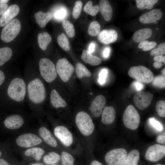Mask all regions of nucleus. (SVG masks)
Segmentation results:
<instances>
[{"mask_svg": "<svg viewBox=\"0 0 165 165\" xmlns=\"http://www.w3.org/2000/svg\"><path fill=\"white\" fill-rule=\"evenodd\" d=\"M28 96L29 100L35 104L42 103L45 100L46 91L42 81L38 78L32 80L27 86Z\"/></svg>", "mask_w": 165, "mask_h": 165, "instance_id": "obj_1", "label": "nucleus"}, {"mask_svg": "<svg viewBox=\"0 0 165 165\" xmlns=\"http://www.w3.org/2000/svg\"><path fill=\"white\" fill-rule=\"evenodd\" d=\"M26 92L25 83L20 78H16L10 82L7 90L8 96L12 99L18 102L24 98Z\"/></svg>", "mask_w": 165, "mask_h": 165, "instance_id": "obj_2", "label": "nucleus"}, {"mask_svg": "<svg viewBox=\"0 0 165 165\" xmlns=\"http://www.w3.org/2000/svg\"><path fill=\"white\" fill-rule=\"evenodd\" d=\"M75 121L78 128L84 135L88 136L93 133L94 124L90 116L86 112H79L76 116Z\"/></svg>", "mask_w": 165, "mask_h": 165, "instance_id": "obj_3", "label": "nucleus"}, {"mask_svg": "<svg viewBox=\"0 0 165 165\" xmlns=\"http://www.w3.org/2000/svg\"><path fill=\"white\" fill-rule=\"evenodd\" d=\"M128 74L137 81L145 83L151 82L154 77L152 72L143 65L131 67L129 70Z\"/></svg>", "mask_w": 165, "mask_h": 165, "instance_id": "obj_4", "label": "nucleus"}, {"mask_svg": "<svg viewBox=\"0 0 165 165\" xmlns=\"http://www.w3.org/2000/svg\"><path fill=\"white\" fill-rule=\"evenodd\" d=\"M39 70L42 78L47 82L50 83L56 78L57 73L55 65L49 59L43 58L39 62Z\"/></svg>", "mask_w": 165, "mask_h": 165, "instance_id": "obj_5", "label": "nucleus"}, {"mask_svg": "<svg viewBox=\"0 0 165 165\" xmlns=\"http://www.w3.org/2000/svg\"><path fill=\"white\" fill-rule=\"evenodd\" d=\"M21 27V23L18 19H13L2 29L1 35V39L5 42L12 41L19 34Z\"/></svg>", "mask_w": 165, "mask_h": 165, "instance_id": "obj_6", "label": "nucleus"}, {"mask_svg": "<svg viewBox=\"0 0 165 165\" xmlns=\"http://www.w3.org/2000/svg\"><path fill=\"white\" fill-rule=\"evenodd\" d=\"M123 120L124 125L132 130L136 129L140 122V116L136 108L132 105L128 106L124 112Z\"/></svg>", "mask_w": 165, "mask_h": 165, "instance_id": "obj_7", "label": "nucleus"}, {"mask_svg": "<svg viewBox=\"0 0 165 165\" xmlns=\"http://www.w3.org/2000/svg\"><path fill=\"white\" fill-rule=\"evenodd\" d=\"M127 153L124 148H119L112 149L105 156V160L108 165H122L127 156Z\"/></svg>", "mask_w": 165, "mask_h": 165, "instance_id": "obj_8", "label": "nucleus"}, {"mask_svg": "<svg viewBox=\"0 0 165 165\" xmlns=\"http://www.w3.org/2000/svg\"><path fill=\"white\" fill-rule=\"evenodd\" d=\"M74 70L73 66L66 58L61 59L57 63L56 72L61 79L64 82L68 81Z\"/></svg>", "mask_w": 165, "mask_h": 165, "instance_id": "obj_9", "label": "nucleus"}, {"mask_svg": "<svg viewBox=\"0 0 165 165\" xmlns=\"http://www.w3.org/2000/svg\"><path fill=\"white\" fill-rule=\"evenodd\" d=\"M165 156V145L155 144L148 148L145 157L149 161L156 162L162 159Z\"/></svg>", "mask_w": 165, "mask_h": 165, "instance_id": "obj_10", "label": "nucleus"}, {"mask_svg": "<svg viewBox=\"0 0 165 165\" xmlns=\"http://www.w3.org/2000/svg\"><path fill=\"white\" fill-rule=\"evenodd\" d=\"M42 140L35 134L27 133L18 136L16 140L17 144L20 147L29 148L40 144Z\"/></svg>", "mask_w": 165, "mask_h": 165, "instance_id": "obj_11", "label": "nucleus"}, {"mask_svg": "<svg viewBox=\"0 0 165 165\" xmlns=\"http://www.w3.org/2000/svg\"><path fill=\"white\" fill-rule=\"evenodd\" d=\"M153 95L148 92L140 91L137 93L134 97V103L141 110H143L150 105Z\"/></svg>", "mask_w": 165, "mask_h": 165, "instance_id": "obj_12", "label": "nucleus"}, {"mask_svg": "<svg viewBox=\"0 0 165 165\" xmlns=\"http://www.w3.org/2000/svg\"><path fill=\"white\" fill-rule=\"evenodd\" d=\"M54 132L55 136L67 147L70 146L72 143L73 138L69 130L63 126H59L55 127Z\"/></svg>", "mask_w": 165, "mask_h": 165, "instance_id": "obj_13", "label": "nucleus"}, {"mask_svg": "<svg viewBox=\"0 0 165 165\" xmlns=\"http://www.w3.org/2000/svg\"><path fill=\"white\" fill-rule=\"evenodd\" d=\"M106 100L105 97L99 95L96 96L92 101L89 109L93 115L96 117L101 115L103 108L105 107Z\"/></svg>", "mask_w": 165, "mask_h": 165, "instance_id": "obj_14", "label": "nucleus"}, {"mask_svg": "<svg viewBox=\"0 0 165 165\" xmlns=\"http://www.w3.org/2000/svg\"><path fill=\"white\" fill-rule=\"evenodd\" d=\"M20 10L19 7L17 5L10 6L0 17V26H5L18 15Z\"/></svg>", "mask_w": 165, "mask_h": 165, "instance_id": "obj_15", "label": "nucleus"}, {"mask_svg": "<svg viewBox=\"0 0 165 165\" xmlns=\"http://www.w3.org/2000/svg\"><path fill=\"white\" fill-rule=\"evenodd\" d=\"M162 14V12L160 9H154L141 15L139 20L143 24L153 23L160 19Z\"/></svg>", "mask_w": 165, "mask_h": 165, "instance_id": "obj_16", "label": "nucleus"}, {"mask_svg": "<svg viewBox=\"0 0 165 165\" xmlns=\"http://www.w3.org/2000/svg\"><path fill=\"white\" fill-rule=\"evenodd\" d=\"M98 36L99 41L106 45L115 42L118 36L117 32L113 29L104 30L100 32Z\"/></svg>", "mask_w": 165, "mask_h": 165, "instance_id": "obj_17", "label": "nucleus"}, {"mask_svg": "<svg viewBox=\"0 0 165 165\" xmlns=\"http://www.w3.org/2000/svg\"><path fill=\"white\" fill-rule=\"evenodd\" d=\"M24 120L20 116L14 115L7 117L4 122L5 127L8 129L14 130L20 127L23 125Z\"/></svg>", "mask_w": 165, "mask_h": 165, "instance_id": "obj_18", "label": "nucleus"}, {"mask_svg": "<svg viewBox=\"0 0 165 165\" xmlns=\"http://www.w3.org/2000/svg\"><path fill=\"white\" fill-rule=\"evenodd\" d=\"M99 9L101 14L106 21H110L113 14L112 6L108 0H101L99 2Z\"/></svg>", "mask_w": 165, "mask_h": 165, "instance_id": "obj_19", "label": "nucleus"}, {"mask_svg": "<svg viewBox=\"0 0 165 165\" xmlns=\"http://www.w3.org/2000/svg\"><path fill=\"white\" fill-rule=\"evenodd\" d=\"M116 111L112 106L105 107L102 112L101 118L102 122L105 124L112 123L115 120Z\"/></svg>", "mask_w": 165, "mask_h": 165, "instance_id": "obj_20", "label": "nucleus"}, {"mask_svg": "<svg viewBox=\"0 0 165 165\" xmlns=\"http://www.w3.org/2000/svg\"><path fill=\"white\" fill-rule=\"evenodd\" d=\"M40 136L48 145L53 147L57 146V141L50 132L44 127H41L38 130Z\"/></svg>", "mask_w": 165, "mask_h": 165, "instance_id": "obj_21", "label": "nucleus"}, {"mask_svg": "<svg viewBox=\"0 0 165 165\" xmlns=\"http://www.w3.org/2000/svg\"><path fill=\"white\" fill-rule=\"evenodd\" d=\"M34 16L36 22L42 28H44L53 18L52 13L49 11L44 13L39 11L35 13Z\"/></svg>", "mask_w": 165, "mask_h": 165, "instance_id": "obj_22", "label": "nucleus"}, {"mask_svg": "<svg viewBox=\"0 0 165 165\" xmlns=\"http://www.w3.org/2000/svg\"><path fill=\"white\" fill-rule=\"evenodd\" d=\"M152 34V30L149 28L141 29L134 32L132 37L133 39L136 42H141L150 38Z\"/></svg>", "mask_w": 165, "mask_h": 165, "instance_id": "obj_23", "label": "nucleus"}, {"mask_svg": "<svg viewBox=\"0 0 165 165\" xmlns=\"http://www.w3.org/2000/svg\"><path fill=\"white\" fill-rule=\"evenodd\" d=\"M81 58L85 63L93 66L98 65L101 64L102 61L100 58L92 55L86 50H83Z\"/></svg>", "mask_w": 165, "mask_h": 165, "instance_id": "obj_24", "label": "nucleus"}, {"mask_svg": "<svg viewBox=\"0 0 165 165\" xmlns=\"http://www.w3.org/2000/svg\"><path fill=\"white\" fill-rule=\"evenodd\" d=\"M50 99L52 105L55 108L65 107L66 106L65 101L55 89L52 90L50 93Z\"/></svg>", "mask_w": 165, "mask_h": 165, "instance_id": "obj_25", "label": "nucleus"}, {"mask_svg": "<svg viewBox=\"0 0 165 165\" xmlns=\"http://www.w3.org/2000/svg\"><path fill=\"white\" fill-rule=\"evenodd\" d=\"M140 159V153L137 149L131 151L122 165H138Z\"/></svg>", "mask_w": 165, "mask_h": 165, "instance_id": "obj_26", "label": "nucleus"}, {"mask_svg": "<svg viewBox=\"0 0 165 165\" xmlns=\"http://www.w3.org/2000/svg\"><path fill=\"white\" fill-rule=\"evenodd\" d=\"M51 13L55 20L61 21L64 20L67 15L68 11L64 7L59 6L55 7Z\"/></svg>", "mask_w": 165, "mask_h": 165, "instance_id": "obj_27", "label": "nucleus"}, {"mask_svg": "<svg viewBox=\"0 0 165 165\" xmlns=\"http://www.w3.org/2000/svg\"><path fill=\"white\" fill-rule=\"evenodd\" d=\"M51 40V36L46 32L39 33L38 35V41L39 46L43 50L46 49Z\"/></svg>", "mask_w": 165, "mask_h": 165, "instance_id": "obj_28", "label": "nucleus"}, {"mask_svg": "<svg viewBox=\"0 0 165 165\" xmlns=\"http://www.w3.org/2000/svg\"><path fill=\"white\" fill-rule=\"evenodd\" d=\"M75 71L77 77L79 79L84 77H90L91 75L90 71L83 64L79 62L76 64Z\"/></svg>", "mask_w": 165, "mask_h": 165, "instance_id": "obj_29", "label": "nucleus"}, {"mask_svg": "<svg viewBox=\"0 0 165 165\" xmlns=\"http://www.w3.org/2000/svg\"><path fill=\"white\" fill-rule=\"evenodd\" d=\"M44 153V151L43 149L34 147L26 150L25 154L27 156L32 157L37 160H39Z\"/></svg>", "mask_w": 165, "mask_h": 165, "instance_id": "obj_30", "label": "nucleus"}, {"mask_svg": "<svg viewBox=\"0 0 165 165\" xmlns=\"http://www.w3.org/2000/svg\"><path fill=\"white\" fill-rule=\"evenodd\" d=\"M12 55V51L9 47L0 48V66L10 59Z\"/></svg>", "mask_w": 165, "mask_h": 165, "instance_id": "obj_31", "label": "nucleus"}, {"mask_svg": "<svg viewBox=\"0 0 165 165\" xmlns=\"http://www.w3.org/2000/svg\"><path fill=\"white\" fill-rule=\"evenodd\" d=\"M137 8L141 10L151 9L158 2L157 0H136Z\"/></svg>", "mask_w": 165, "mask_h": 165, "instance_id": "obj_32", "label": "nucleus"}, {"mask_svg": "<svg viewBox=\"0 0 165 165\" xmlns=\"http://www.w3.org/2000/svg\"><path fill=\"white\" fill-rule=\"evenodd\" d=\"M60 159V156L58 154L54 152H51L48 155L44 157L43 160L45 163L50 165L58 163Z\"/></svg>", "mask_w": 165, "mask_h": 165, "instance_id": "obj_33", "label": "nucleus"}, {"mask_svg": "<svg viewBox=\"0 0 165 165\" xmlns=\"http://www.w3.org/2000/svg\"><path fill=\"white\" fill-rule=\"evenodd\" d=\"M57 41L59 46L64 50L68 51L70 50L69 41L64 33H62L58 36Z\"/></svg>", "mask_w": 165, "mask_h": 165, "instance_id": "obj_34", "label": "nucleus"}, {"mask_svg": "<svg viewBox=\"0 0 165 165\" xmlns=\"http://www.w3.org/2000/svg\"><path fill=\"white\" fill-rule=\"evenodd\" d=\"M91 1H89L85 5L83 10L86 13L93 16H95L100 10L99 6L96 5L93 6Z\"/></svg>", "mask_w": 165, "mask_h": 165, "instance_id": "obj_35", "label": "nucleus"}, {"mask_svg": "<svg viewBox=\"0 0 165 165\" xmlns=\"http://www.w3.org/2000/svg\"><path fill=\"white\" fill-rule=\"evenodd\" d=\"M62 26L68 36L70 38L73 37L75 34V27L73 24L67 20L62 21Z\"/></svg>", "mask_w": 165, "mask_h": 165, "instance_id": "obj_36", "label": "nucleus"}, {"mask_svg": "<svg viewBox=\"0 0 165 165\" xmlns=\"http://www.w3.org/2000/svg\"><path fill=\"white\" fill-rule=\"evenodd\" d=\"M101 26L98 22H92L89 26L87 32L89 35L92 36H98L100 32Z\"/></svg>", "mask_w": 165, "mask_h": 165, "instance_id": "obj_37", "label": "nucleus"}, {"mask_svg": "<svg viewBox=\"0 0 165 165\" xmlns=\"http://www.w3.org/2000/svg\"><path fill=\"white\" fill-rule=\"evenodd\" d=\"M61 158L62 165H74V159L68 153L62 152L61 154Z\"/></svg>", "mask_w": 165, "mask_h": 165, "instance_id": "obj_38", "label": "nucleus"}, {"mask_svg": "<svg viewBox=\"0 0 165 165\" xmlns=\"http://www.w3.org/2000/svg\"><path fill=\"white\" fill-rule=\"evenodd\" d=\"M156 45L157 43L155 42H149L148 40H145L140 42L138 47L139 49H143L144 51H147L153 49Z\"/></svg>", "mask_w": 165, "mask_h": 165, "instance_id": "obj_39", "label": "nucleus"}, {"mask_svg": "<svg viewBox=\"0 0 165 165\" xmlns=\"http://www.w3.org/2000/svg\"><path fill=\"white\" fill-rule=\"evenodd\" d=\"M152 56L163 55L165 54V43H160L152 49L150 53Z\"/></svg>", "mask_w": 165, "mask_h": 165, "instance_id": "obj_40", "label": "nucleus"}, {"mask_svg": "<svg viewBox=\"0 0 165 165\" xmlns=\"http://www.w3.org/2000/svg\"><path fill=\"white\" fill-rule=\"evenodd\" d=\"M155 86L160 88H163L165 87V77L163 75L156 76L151 82Z\"/></svg>", "mask_w": 165, "mask_h": 165, "instance_id": "obj_41", "label": "nucleus"}, {"mask_svg": "<svg viewBox=\"0 0 165 165\" xmlns=\"http://www.w3.org/2000/svg\"><path fill=\"white\" fill-rule=\"evenodd\" d=\"M82 3L80 1H77L75 2L72 12V15L74 19H77L79 16L82 8Z\"/></svg>", "mask_w": 165, "mask_h": 165, "instance_id": "obj_42", "label": "nucleus"}, {"mask_svg": "<svg viewBox=\"0 0 165 165\" xmlns=\"http://www.w3.org/2000/svg\"><path fill=\"white\" fill-rule=\"evenodd\" d=\"M156 109L158 115L162 117H165V101L161 100L157 103Z\"/></svg>", "mask_w": 165, "mask_h": 165, "instance_id": "obj_43", "label": "nucleus"}, {"mask_svg": "<svg viewBox=\"0 0 165 165\" xmlns=\"http://www.w3.org/2000/svg\"><path fill=\"white\" fill-rule=\"evenodd\" d=\"M108 73L107 70L105 68L102 69L100 72L98 81L100 84L103 85L105 83Z\"/></svg>", "mask_w": 165, "mask_h": 165, "instance_id": "obj_44", "label": "nucleus"}, {"mask_svg": "<svg viewBox=\"0 0 165 165\" xmlns=\"http://www.w3.org/2000/svg\"><path fill=\"white\" fill-rule=\"evenodd\" d=\"M149 121L150 124L157 130L161 131L163 130V128L161 124L154 118H150Z\"/></svg>", "mask_w": 165, "mask_h": 165, "instance_id": "obj_45", "label": "nucleus"}, {"mask_svg": "<svg viewBox=\"0 0 165 165\" xmlns=\"http://www.w3.org/2000/svg\"><path fill=\"white\" fill-rule=\"evenodd\" d=\"M157 142L165 144V132L159 135L156 138Z\"/></svg>", "mask_w": 165, "mask_h": 165, "instance_id": "obj_46", "label": "nucleus"}, {"mask_svg": "<svg viewBox=\"0 0 165 165\" xmlns=\"http://www.w3.org/2000/svg\"><path fill=\"white\" fill-rule=\"evenodd\" d=\"M133 85L136 90L138 91H140L144 88V86L141 82L137 81L133 83Z\"/></svg>", "mask_w": 165, "mask_h": 165, "instance_id": "obj_47", "label": "nucleus"}, {"mask_svg": "<svg viewBox=\"0 0 165 165\" xmlns=\"http://www.w3.org/2000/svg\"><path fill=\"white\" fill-rule=\"evenodd\" d=\"M8 8L6 3H0V16H2Z\"/></svg>", "mask_w": 165, "mask_h": 165, "instance_id": "obj_48", "label": "nucleus"}, {"mask_svg": "<svg viewBox=\"0 0 165 165\" xmlns=\"http://www.w3.org/2000/svg\"><path fill=\"white\" fill-rule=\"evenodd\" d=\"M154 61L157 62H163L165 64V57L163 55L155 56L153 58Z\"/></svg>", "mask_w": 165, "mask_h": 165, "instance_id": "obj_49", "label": "nucleus"}, {"mask_svg": "<svg viewBox=\"0 0 165 165\" xmlns=\"http://www.w3.org/2000/svg\"><path fill=\"white\" fill-rule=\"evenodd\" d=\"M95 44L93 42H91L89 45L88 51L90 53H93L95 47Z\"/></svg>", "mask_w": 165, "mask_h": 165, "instance_id": "obj_50", "label": "nucleus"}, {"mask_svg": "<svg viewBox=\"0 0 165 165\" xmlns=\"http://www.w3.org/2000/svg\"><path fill=\"white\" fill-rule=\"evenodd\" d=\"M110 49L108 47H106L103 52V56L105 58H107L109 56Z\"/></svg>", "mask_w": 165, "mask_h": 165, "instance_id": "obj_51", "label": "nucleus"}, {"mask_svg": "<svg viewBox=\"0 0 165 165\" xmlns=\"http://www.w3.org/2000/svg\"><path fill=\"white\" fill-rule=\"evenodd\" d=\"M5 79V75L4 73L0 70V86L4 82Z\"/></svg>", "mask_w": 165, "mask_h": 165, "instance_id": "obj_52", "label": "nucleus"}, {"mask_svg": "<svg viewBox=\"0 0 165 165\" xmlns=\"http://www.w3.org/2000/svg\"><path fill=\"white\" fill-rule=\"evenodd\" d=\"M153 66L155 68L158 69L161 67L163 65L162 62H155L153 63Z\"/></svg>", "mask_w": 165, "mask_h": 165, "instance_id": "obj_53", "label": "nucleus"}, {"mask_svg": "<svg viewBox=\"0 0 165 165\" xmlns=\"http://www.w3.org/2000/svg\"><path fill=\"white\" fill-rule=\"evenodd\" d=\"M90 165H103L99 161L96 160H94L93 161L91 162Z\"/></svg>", "mask_w": 165, "mask_h": 165, "instance_id": "obj_54", "label": "nucleus"}, {"mask_svg": "<svg viewBox=\"0 0 165 165\" xmlns=\"http://www.w3.org/2000/svg\"><path fill=\"white\" fill-rule=\"evenodd\" d=\"M0 165H10L7 162L3 159H0Z\"/></svg>", "mask_w": 165, "mask_h": 165, "instance_id": "obj_55", "label": "nucleus"}, {"mask_svg": "<svg viewBox=\"0 0 165 165\" xmlns=\"http://www.w3.org/2000/svg\"><path fill=\"white\" fill-rule=\"evenodd\" d=\"M9 1L8 0H0V3H6Z\"/></svg>", "mask_w": 165, "mask_h": 165, "instance_id": "obj_56", "label": "nucleus"}, {"mask_svg": "<svg viewBox=\"0 0 165 165\" xmlns=\"http://www.w3.org/2000/svg\"><path fill=\"white\" fill-rule=\"evenodd\" d=\"M161 73L163 76L165 75V68L163 69L161 71Z\"/></svg>", "mask_w": 165, "mask_h": 165, "instance_id": "obj_57", "label": "nucleus"}, {"mask_svg": "<svg viewBox=\"0 0 165 165\" xmlns=\"http://www.w3.org/2000/svg\"><path fill=\"white\" fill-rule=\"evenodd\" d=\"M30 165H45L42 164L34 163V164H30Z\"/></svg>", "mask_w": 165, "mask_h": 165, "instance_id": "obj_58", "label": "nucleus"}, {"mask_svg": "<svg viewBox=\"0 0 165 165\" xmlns=\"http://www.w3.org/2000/svg\"><path fill=\"white\" fill-rule=\"evenodd\" d=\"M1 155H2V153H1V152L0 151V157H1Z\"/></svg>", "mask_w": 165, "mask_h": 165, "instance_id": "obj_59", "label": "nucleus"}, {"mask_svg": "<svg viewBox=\"0 0 165 165\" xmlns=\"http://www.w3.org/2000/svg\"><path fill=\"white\" fill-rule=\"evenodd\" d=\"M156 165H164L160 164H156Z\"/></svg>", "mask_w": 165, "mask_h": 165, "instance_id": "obj_60", "label": "nucleus"}, {"mask_svg": "<svg viewBox=\"0 0 165 165\" xmlns=\"http://www.w3.org/2000/svg\"><path fill=\"white\" fill-rule=\"evenodd\" d=\"M57 165L53 164V165Z\"/></svg>", "mask_w": 165, "mask_h": 165, "instance_id": "obj_61", "label": "nucleus"}]
</instances>
